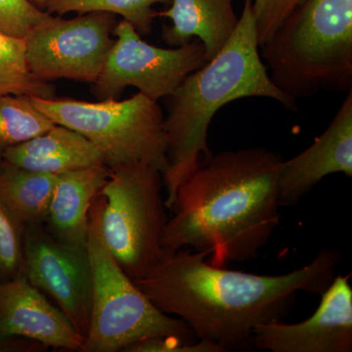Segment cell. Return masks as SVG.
<instances>
[{"label": "cell", "instance_id": "12", "mask_svg": "<svg viewBox=\"0 0 352 352\" xmlns=\"http://www.w3.org/2000/svg\"><path fill=\"white\" fill-rule=\"evenodd\" d=\"M24 338L46 349L82 352L85 339L25 275L0 284V339Z\"/></svg>", "mask_w": 352, "mask_h": 352}, {"label": "cell", "instance_id": "20", "mask_svg": "<svg viewBox=\"0 0 352 352\" xmlns=\"http://www.w3.org/2000/svg\"><path fill=\"white\" fill-rule=\"evenodd\" d=\"M170 2L171 0H50L45 11L58 16L91 12L119 15L131 24L140 36H148L157 18L154 6Z\"/></svg>", "mask_w": 352, "mask_h": 352}, {"label": "cell", "instance_id": "3", "mask_svg": "<svg viewBox=\"0 0 352 352\" xmlns=\"http://www.w3.org/2000/svg\"><path fill=\"white\" fill-rule=\"evenodd\" d=\"M258 48L252 0H245L237 27L223 47L166 97L168 116L164 127L168 168L163 175L166 208L173 207L185 180L212 157L208 127L220 109L249 97H265L285 108H296V101L270 80Z\"/></svg>", "mask_w": 352, "mask_h": 352}, {"label": "cell", "instance_id": "4", "mask_svg": "<svg viewBox=\"0 0 352 352\" xmlns=\"http://www.w3.org/2000/svg\"><path fill=\"white\" fill-rule=\"evenodd\" d=\"M270 80L296 101L352 90V0H305L261 47Z\"/></svg>", "mask_w": 352, "mask_h": 352}, {"label": "cell", "instance_id": "8", "mask_svg": "<svg viewBox=\"0 0 352 352\" xmlns=\"http://www.w3.org/2000/svg\"><path fill=\"white\" fill-rule=\"evenodd\" d=\"M116 36L98 80L92 85L100 100L116 98L124 88H138L154 101L175 92L185 78L208 61L199 39L175 48H162L146 43L131 24L120 20Z\"/></svg>", "mask_w": 352, "mask_h": 352}, {"label": "cell", "instance_id": "16", "mask_svg": "<svg viewBox=\"0 0 352 352\" xmlns=\"http://www.w3.org/2000/svg\"><path fill=\"white\" fill-rule=\"evenodd\" d=\"M1 160L27 170L52 175L106 164L103 155L94 143L78 132L60 124H54L22 144L9 148Z\"/></svg>", "mask_w": 352, "mask_h": 352}, {"label": "cell", "instance_id": "7", "mask_svg": "<svg viewBox=\"0 0 352 352\" xmlns=\"http://www.w3.org/2000/svg\"><path fill=\"white\" fill-rule=\"evenodd\" d=\"M109 168L98 195L103 199L102 236L122 270L136 281L166 254L163 238L168 217L162 194L163 175L144 163Z\"/></svg>", "mask_w": 352, "mask_h": 352}, {"label": "cell", "instance_id": "9", "mask_svg": "<svg viewBox=\"0 0 352 352\" xmlns=\"http://www.w3.org/2000/svg\"><path fill=\"white\" fill-rule=\"evenodd\" d=\"M117 23L110 13L78 14L72 19L51 15L25 38L30 69L44 82L67 78L94 85L115 43Z\"/></svg>", "mask_w": 352, "mask_h": 352}, {"label": "cell", "instance_id": "11", "mask_svg": "<svg viewBox=\"0 0 352 352\" xmlns=\"http://www.w3.org/2000/svg\"><path fill=\"white\" fill-rule=\"evenodd\" d=\"M316 311L295 324L273 322L254 330V347L272 352H351L352 288L337 275L321 295Z\"/></svg>", "mask_w": 352, "mask_h": 352}, {"label": "cell", "instance_id": "10", "mask_svg": "<svg viewBox=\"0 0 352 352\" xmlns=\"http://www.w3.org/2000/svg\"><path fill=\"white\" fill-rule=\"evenodd\" d=\"M23 274L63 311L85 339L92 303V271L87 245L62 242L44 226H25Z\"/></svg>", "mask_w": 352, "mask_h": 352}, {"label": "cell", "instance_id": "6", "mask_svg": "<svg viewBox=\"0 0 352 352\" xmlns=\"http://www.w3.org/2000/svg\"><path fill=\"white\" fill-rule=\"evenodd\" d=\"M34 106L55 124L73 129L94 143L109 168L151 164L162 175L168 168L163 111L144 94L119 101L32 97Z\"/></svg>", "mask_w": 352, "mask_h": 352}, {"label": "cell", "instance_id": "25", "mask_svg": "<svg viewBox=\"0 0 352 352\" xmlns=\"http://www.w3.org/2000/svg\"><path fill=\"white\" fill-rule=\"evenodd\" d=\"M32 4H34V6L38 7V8L41 9V10L45 11L46 6L50 3V0H29Z\"/></svg>", "mask_w": 352, "mask_h": 352}, {"label": "cell", "instance_id": "14", "mask_svg": "<svg viewBox=\"0 0 352 352\" xmlns=\"http://www.w3.org/2000/svg\"><path fill=\"white\" fill-rule=\"evenodd\" d=\"M109 175L106 164L58 175L44 223L46 230L67 244L87 245L90 207Z\"/></svg>", "mask_w": 352, "mask_h": 352}, {"label": "cell", "instance_id": "2", "mask_svg": "<svg viewBox=\"0 0 352 352\" xmlns=\"http://www.w3.org/2000/svg\"><path fill=\"white\" fill-rule=\"evenodd\" d=\"M283 157L261 147L228 150L201 164L177 190L163 249L208 252L223 267L256 258L280 224Z\"/></svg>", "mask_w": 352, "mask_h": 352}, {"label": "cell", "instance_id": "23", "mask_svg": "<svg viewBox=\"0 0 352 352\" xmlns=\"http://www.w3.org/2000/svg\"><path fill=\"white\" fill-rule=\"evenodd\" d=\"M305 0H252L261 47Z\"/></svg>", "mask_w": 352, "mask_h": 352}, {"label": "cell", "instance_id": "5", "mask_svg": "<svg viewBox=\"0 0 352 352\" xmlns=\"http://www.w3.org/2000/svg\"><path fill=\"white\" fill-rule=\"evenodd\" d=\"M102 208L103 199L97 196L88 219L92 303L82 352H122L132 344L162 336L198 339L182 319L155 307L120 267L102 236Z\"/></svg>", "mask_w": 352, "mask_h": 352}, {"label": "cell", "instance_id": "13", "mask_svg": "<svg viewBox=\"0 0 352 352\" xmlns=\"http://www.w3.org/2000/svg\"><path fill=\"white\" fill-rule=\"evenodd\" d=\"M330 126L314 144L288 161H283L278 180L280 207L302 200L326 176H352V90Z\"/></svg>", "mask_w": 352, "mask_h": 352}, {"label": "cell", "instance_id": "21", "mask_svg": "<svg viewBox=\"0 0 352 352\" xmlns=\"http://www.w3.org/2000/svg\"><path fill=\"white\" fill-rule=\"evenodd\" d=\"M25 228L0 201V284L23 273Z\"/></svg>", "mask_w": 352, "mask_h": 352}, {"label": "cell", "instance_id": "17", "mask_svg": "<svg viewBox=\"0 0 352 352\" xmlns=\"http://www.w3.org/2000/svg\"><path fill=\"white\" fill-rule=\"evenodd\" d=\"M58 175L0 161V201L25 226H44Z\"/></svg>", "mask_w": 352, "mask_h": 352}, {"label": "cell", "instance_id": "24", "mask_svg": "<svg viewBox=\"0 0 352 352\" xmlns=\"http://www.w3.org/2000/svg\"><path fill=\"white\" fill-rule=\"evenodd\" d=\"M122 352H223L217 344L201 339L179 336H162L140 340Z\"/></svg>", "mask_w": 352, "mask_h": 352}, {"label": "cell", "instance_id": "22", "mask_svg": "<svg viewBox=\"0 0 352 352\" xmlns=\"http://www.w3.org/2000/svg\"><path fill=\"white\" fill-rule=\"evenodd\" d=\"M51 15L29 0H0V32L25 38L34 28L50 19Z\"/></svg>", "mask_w": 352, "mask_h": 352}, {"label": "cell", "instance_id": "18", "mask_svg": "<svg viewBox=\"0 0 352 352\" xmlns=\"http://www.w3.org/2000/svg\"><path fill=\"white\" fill-rule=\"evenodd\" d=\"M4 95L50 98L55 96V87L32 73L27 62L25 38L0 32V96Z\"/></svg>", "mask_w": 352, "mask_h": 352}, {"label": "cell", "instance_id": "1", "mask_svg": "<svg viewBox=\"0 0 352 352\" xmlns=\"http://www.w3.org/2000/svg\"><path fill=\"white\" fill-rule=\"evenodd\" d=\"M208 256L190 249L166 254L134 283L161 311L182 319L198 339L223 352L254 349V330L283 320L298 292L321 296L342 258L337 250L322 249L300 270L258 275L212 265Z\"/></svg>", "mask_w": 352, "mask_h": 352}, {"label": "cell", "instance_id": "19", "mask_svg": "<svg viewBox=\"0 0 352 352\" xmlns=\"http://www.w3.org/2000/svg\"><path fill=\"white\" fill-rule=\"evenodd\" d=\"M27 95L0 96V160L9 148L36 138L54 126Z\"/></svg>", "mask_w": 352, "mask_h": 352}, {"label": "cell", "instance_id": "15", "mask_svg": "<svg viewBox=\"0 0 352 352\" xmlns=\"http://www.w3.org/2000/svg\"><path fill=\"white\" fill-rule=\"evenodd\" d=\"M157 17L171 21L162 32L164 43L178 47L199 39L208 60L223 47L239 22L233 0H171L168 9L157 11Z\"/></svg>", "mask_w": 352, "mask_h": 352}]
</instances>
